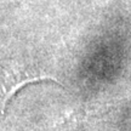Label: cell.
<instances>
[{
  "mask_svg": "<svg viewBox=\"0 0 131 131\" xmlns=\"http://www.w3.org/2000/svg\"><path fill=\"white\" fill-rule=\"evenodd\" d=\"M42 80L60 83L56 75L34 60L14 57L0 62V109L5 112L11 98L23 86Z\"/></svg>",
  "mask_w": 131,
  "mask_h": 131,
  "instance_id": "cell-1",
  "label": "cell"
}]
</instances>
